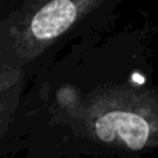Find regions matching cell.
Instances as JSON below:
<instances>
[{
    "instance_id": "obj_1",
    "label": "cell",
    "mask_w": 158,
    "mask_h": 158,
    "mask_svg": "<svg viewBox=\"0 0 158 158\" xmlns=\"http://www.w3.org/2000/svg\"><path fill=\"white\" fill-rule=\"evenodd\" d=\"M76 19V6L71 0H53L33 19L31 31L37 39H51L62 34Z\"/></svg>"
}]
</instances>
